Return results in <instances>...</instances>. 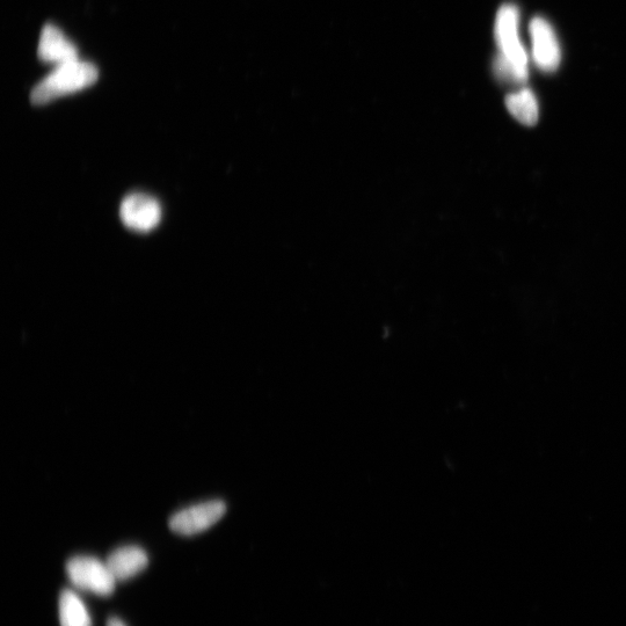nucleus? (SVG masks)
<instances>
[{
    "label": "nucleus",
    "mask_w": 626,
    "mask_h": 626,
    "mask_svg": "<svg viewBox=\"0 0 626 626\" xmlns=\"http://www.w3.org/2000/svg\"><path fill=\"white\" fill-rule=\"evenodd\" d=\"M99 77L96 65L74 61L58 65L53 74L36 85L31 94L33 105H46L53 100L87 89Z\"/></svg>",
    "instance_id": "1"
},
{
    "label": "nucleus",
    "mask_w": 626,
    "mask_h": 626,
    "mask_svg": "<svg viewBox=\"0 0 626 626\" xmlns=\"http://www.w3.org/2000/svg\"><path fill=\"white\" fill-rule=\"evenodd\" d=\"M519 9L513 4L501 6L496 19V40L500 50L499 57L511 64L528 79V55L519 35Z\"/></svg>",
    "instance_id": "2"
},
{
    "label": "nucleus",
    "mask_w": 626,
    "mask_h": 626,
    "mask_svg": "<svg viewBox=\"0 0 626 626\" xmlns=\"http://www.w3.org/2000/svg\"><path fill=\"white\" fill-rule=\"evenodd\" d=\"M71 584L80 591L109 596L115 591L116 579L107 563L91 556H76L67 563Z\"/></svg>",
    "instance_id": "3"
},
{
    "label": "nucleus",
    "mask_w": 626,
    "mask_h": 626,
    "mask_svg": "<svg viewBox=\"0 0 626 626\" xmlns=\"http://www.w3.org/2000/svg\"><path fill=\"white\" fill-rule=\"evenodd\" d=\"M225 512L227 506L223 501L202 502L174 514L170 520V528L178 535H198L213 527L223 518Z\"/></svg>",
    "instance_id": "4"
},
{
    "label": "nucleus",
    "mask_w": 626,
    "mask_h": 626,
    "mask_svg": "<svg viewBox=\"0 0 626 626\" xmlns=\"http://www.w3.org/2000/svg\"><path fill=\"white\" fill-rule=\"evenodd\" d=\"M120 217L129 230L150 232L158 227L162 218V207L154 196L133 193L123 199Z\"/></svg>",
    "instance_id": "5"
},
{
    "label": "nucleus",
    "mask_w": 626,
    "mask_h": 626,
    "mask_svg": "<svg viewBox=\"0 0 626 626\" xmlns=\"http://www.w3.org/2000/svg\"><path fill=\"white\" fill-rule=\"evenodd\" d=\"M533 40V57L538 68L544 72L556 71L562 60L560 46L552 26L547 20L536 17L530 23Z\"/></svg>",
    "instance_id": "6"
},
{
    "label": "nucleus",
    "mask_w": 626,
    "mask_h": 626,
    "mask_svg": "<svg viewBox=\"0 0 626 626\" xmlns=\"http://www.w3.org/2000/svg\"><path fill=\"white\" fill-rule=\"evenodd\" d=\"M38 55L41 61L62 65L78 60L77 48L61 31L53 25L43 28L39 42Z\"/></svg>",
    "instance_id": "7"
},
{
    "label": "nucleus",
    "mask_w": 626,
    "mask_h": 626,
    "mask_svg": "<svg viewBox=\"0 0 626 626\" xmlns=\"http://www.w3.org/2000/svg\"><path fill=\"white\" fill-rule=\"evenodd\" d=\"M106 563L116 581H126L147 569L149 558L142 548L128 545L114 550Z\"/></svg>",
    "instance_id": "8"
},
{
    "label": "nucleus",
    "mask_w": 626,
    "mask_h": 626,
    "mask_svg": "<svg viewBox=\"0 0 626 626\" xmlns=\"http://www.w3.org/2000/svg\"><path fill=\"white\" fill-rule=\"evenodd\" d=\"M61 626H92V617L86 604L72 589H64L58 601Z\"/></svg>",
    "instance_id": "9"
},
{
    "label": "nucleus",
    "mask_w": 626,
    "mask_h": 626,
    "mask_svg": "<svg viewBox=\"0 0 626 626\" xmlns=\"http://www.w3.org/2000/svg\"><path fill=\"white\" fill-rule=\"evenodd\" d=\"M506 106L516 120L524 126H534L538 121V103L533 91L523 89L509 94Z\"/></svg>",
    "instance_id": "10"
},
{
    "label": "nucleus",
    "mask_w": 626,
    "mask_h": 626,
    "mask_svg": "<svg viewBox=\"0 0 626 626\" xmlns=\"http://www.w3.org/2000/svg\"><path fill=\"white\" fill-rule=\"evenodd\" d=\"M107 626H127V625L123 623V621H121L120 618L112 617V618H109L107 622Z\"/></svg>",
    "instance_id": "11"
}]
</instances>
